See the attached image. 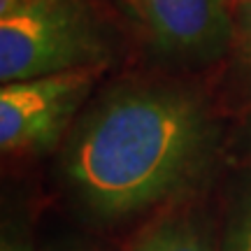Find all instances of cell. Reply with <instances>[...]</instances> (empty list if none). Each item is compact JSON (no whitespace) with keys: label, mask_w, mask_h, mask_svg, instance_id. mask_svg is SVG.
Listing matches in <instances>:
<instances>
[{"label":"cell","mask_w":251,"mask_h":251,"mask_svg":"<svg viewBox=\"0 0 251 251\" xmlns=\"http://www.w3.org/2000/svg\"><path fill=\"white\" fill-rule=\"evenodd\" d=\"M212 149L214 119L196 93L124 86L79 121L63 153V170L93 214L124 219L186 186Z\"/></svg>","instance_id":"6da1fadb"},{"label":"cell","mask_w":251,"mask_h":251,"mask_svg":"<svg viewBox=\"0 0 251 251\" xmlns=\"http://www.w3.org/2000/svg\"><path fill=\"white\" fill-rule=\"evenodd\" d=\"M105 40L81 0H26L0 17V81L100 68Z\"/></svg>","instance_id":"7a4b0ae2"},{"label":"cell","mask_w":251,"mask_h":251,"mask_svg":"<svg viewBox=\"0 0 251 251\" xmlns=\"http://www.w3.org/2000/svg\"><path fill=\"white\" fill-rule=\"evenodd\" d=\"M100 68H77L2 84L0 147L5 153L45 151L65 133L89 96Z\"/></svg>","instance_id":"3957f363"},{"label":"cell","mask_w":251,"mask_h":251,"mask_svg":"<svg viewBox=\"0 0 251 251\" xmlns=\"http://www.w3.org/2000/svg\"><path fill=\"white\" fill-rule=\"evenodd\" d=\"M151 45L188 63L212 61L235 37L228 0H130Z\"/></svg>","instance_id":"277c9868"},{"label":"cell","mask_w":251,"mask_h":251,"mask_svg":"<svg viewBox=\"0 0 251 251\" xmlns=\"http://www.w3.org/2000/svg\"><path fill=\"white\" fill-rule=\"evenodd\" d=\"M130 251H212V244L191 221H165L147 230Z\"/></svg>","instance_id":"5b68a950"},{"label":"cell","mask_w":251,"mask_h":251,"mask_svg":"<svg viewBox=\"0 0 251 251\" xmlns=\"http://www.w3.org/2000/svg\"><path fill=\"white\" fill-rule=\"evenodd\" d=\"M224 251H251V198L244 200L230 219Z\"/></svg>","instance_id":"8992f818"},{"label":"cell","mask_w":251,"mask_h":251,"mask_svg":"<svg viewBox=\"0 0 251 251\" xmlns=\"http://www.w3.org/2000/svg\"><path fill=\"white\" fill-rule=\"evenodd\" d=\"M235 40L240 45L244 61L251 68V0H240L235 5Z\"/></svg>","instance_id":"52a82bcc"},{"label":"cell","mask_w":251,"mask_h":251,"mask_svg":"<svg viewBox=\"0 0 251 251\" xmlns=\"http://www.w3.org/2000/svg\"><path fill=\"white\" fill-rule=\"evenodd\" d=\"M0 251H33V244H30V240H24V237H17V235H12V237L5 235Z\"/></svg>","instance_id":"ba28073f"},{"label":"cell","mask_w":251,"mask_h":251,"mask_svg":"<svg viewBox=\"0 0 251 251\" xmlns=\"http://www.w3.org/2000/svg\"><path fill=\"white\" fill-rule=\"evenodd\" d=\"M26 0H0V17H5L9 12H14L19 5H24Z\"/></svg>","instance_id":"9c48e42d"},{"label":"cell","mask_w":251,"mask_h":251,"mask_svg":"<svg viewBox=\"0 0 251 251\" xmlns=\"http://www.w3.org/2000/svg\"><path fill=\"white\" fill-rule=\"evenodd\" d=\"M247 126H249V140H251V114H249V121H247Z\"/></svg>","instance_id":"30bf717a"}]
</instances>
